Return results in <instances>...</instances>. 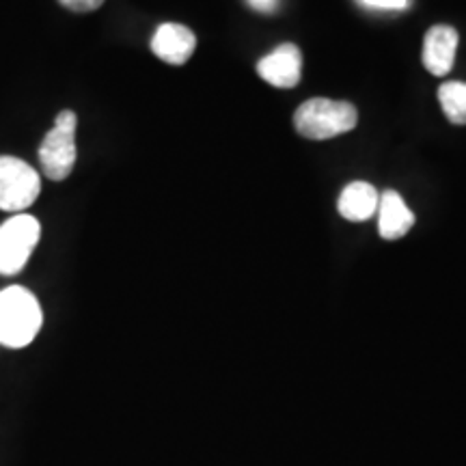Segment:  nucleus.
<instances>
[{"mask_svg":"<svg viewBox=\"0 0 466 466\" xmlns=\"http://www.w3.org/2000/svg\"><path fill=\"white\" fill-rule=\"evenodd\" d=\"M44 313L37 296L22 285H9L0 291V346L26 348L39 335Z\"/></svg>","mask_w":466,"mask_h":466,"instance_id":"obj_1","label":"nucleus"},{"mask_svg":"<svg viewBox=\"0 0 466 466\" xmlns=\"http://www.w3.org/2000/svg\"><path fill=\"white\" fill-rule=\"evenodd\" d=\"M357 124L359 113L352 104L326 100V97H313L302 104L294 115L296 130L311 141L341 137V134L354 130Z\"/></svg>","mask_w":466,"mask_h":466,"instance_id":"obj_2","label":"nucleus"},{"mask_svg":"<svg viewBox=\"0 0 466 466\" xmlns=\"http://www.w3.org/2000/svg\"><path fill=\"white\" fill-rule=\"evenodd\" d=\"M76 113L72 110H63L56 116V124L52 130L46 134V138L39 145V162H42V171L52 182H63L69 177L76 165Z\"/></svg>","mask_w":466,"mask_h":466,"instance_id":"obj_3","label":"nucleus"},{"mask_svg":"<svg viewBox=\"0 0 466 466\" xmlns=\"http://www.w3.org/2000/svg\"><path fill=\"white\" fill-rule=\"evenodd\" d=\"M42 225L31 214H14L0 225V275L11 277L22 272L37 247Z\"/></svg>","mask_w":466,"mask_h":466,"instance_id":"obj_4","label":"nucleus"},{"mask_svg":"<svg viewBox=\"0 0 466 466\" xmlns=\"http://www.w3.org/2000/svg\"><path fill=\"white\" fill-rule=\"evenodd\" d=\"M42 192V177L28 162L0 156V209L22 214Z\"/></svg>","mask_w":466,"mask_h":466,"instance_id":"obj_5","label":"nucleus"},{"mask_svg":"<svg viewBox=\"0 0 466 466\" xmlns=\"http://www.w3.org/2000/svg\"><path fill=\"white\" fill-rule=\"evenodd\" d=\"M258 74L279 89H291L300 83L302 55L294 44H281L258 63Z\"/></svg>","mask_w":466,"mask_h":466,"instance_id":"obj_6","label":"nucleus"},{"mask_svg":"<svg viewBox=\"0 0 466 466\" xmlns=\"http://www.w3.org/2000/svg\"><path fill=\"white\" fill-rule=\"evenodd\" d=\"M195 33H192L188 26L175 25V22L160 25L158 31L151 37V52H154L160 61L168 63V66H184V63L195 55Z\"/></svg>","mask_w":466,"mask_h":466,"instance_id":"obj_7","label":"nucleus"},{"mask_svg":"<svg viewBox=\"0 0 466 466\" xmlns=\"http://www.w3.org/2000/svg\"><path fill=\"white\" fill-rule=\"evenodd\" d=\"M458 31L453 26H432L423 39V66L432 76H447L451 72L458 52Z\"/></svg>","mask_w":466,"mask_h":466,"instance_id":"obj_8","label":"nucleus"},{"mask_svg":"<svg viewBox=\"0 0 466 466\" xmlns=\"http://www.w3.org/2000/svg\"><path fill=\"white\" fill-rule=\"evenodd\" d=\"M415 225V214L395 190H387L378 201V229L384 240H400Z\"/></svg>","mask_w":466,"mask_h":466,"instance_id":"obj_9","label":"nucleus"},{"mask_svg":"<svg viewBox=\"0 0 466 466\" xmlns=\"http://www.w3.org/2000/svg\"><path fill=\"white\" fill-rule=\"evenodd\" d=\"M378 201H380V195L374 186L367 182H352L343 188L337 208L346 220L363 223L378 212Z\"/></svg>","mask_w":466,"mask_h":466,"instance_id":"obj_10","label":"nucleus"},{"mask_svg":"<svg viewBox=\"0 0 466 466\" xmlns=\"http://www.w3.org/2000/svg\"><path fill=\"white\" fill-rule=\"evenodd\" d=\"M439 102L451 124L466 126V83L441 85Z\"/></svg>","mask_w":466,"mask_h":466,"instance_id":"obj_11","label":"nucleus"},{"mask_svg":"<svg viewBox=\"0 0 466 466\" xmlns=\"http://www.w3.org/2000/svg\"><path fill=\"white\" fill-rule=\"evenodd\" d=\"M58 3L69 11H76V14H91V11L102 7L104 0H58Z\"/></svg>","mask_w":466,"mask_h":466,"instance_id":"obj_12","label":"nucleus"},{"mask_svg":"<svg viewBox=\"0 0 466 466\" xmlns=\"http://www.w3.org/2000/svg\"><path fill=\"white\" fill-rule=\"evenodd\" d=\"M371 9H406L410 0H359Z\"/></svg>","mask_w":466,"mask_h":466,"instance_id":"obj_13","label":"nucleus"},{"mask_svg":"<svg viewBox=\"0 0 466 466\" xmlns=\"http://www.w3.org/2000/svg\"><path fill=\"white\" fill-rule=\"evenodd\" d=\"M247 3L253 7L255 11H261V14H270V11L277 9L279 0H247Z\"/></svg>","mask_w":466,"mask_h":466,"instance_id":"obj_14","label":"nucleus"}]
</instances>
